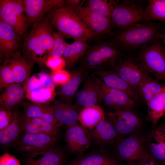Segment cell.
<instances>
[{
  "mask_svg": "<svg viewBox=\"0 0 165 165\" xmlns=\"http://www.w3.org/2000/svg\"><path fill=\"white\" fill-rule=\"evenodd\" d=\"M162 29L160 24L144 22L119 29L111 37L125 53L132 54L160 39Z\"/></svg>",
  "mask_w": 165,
  "mask_h": 165,
  "instance_id": "cell-1",
  "label": "cell"
},
{
  "mask_svg": "<svg viewBox=\"0 0 165 165\" xmlns=\"http://www.w3.org/2000/svg\"><path fill=\"white\" fill-rule=\"evenodd\" d=\"M32 27L22 45L23 56L28 62L43 66L52 50L53 27L46 17Z\"/></svg>",
  "mask_w": 165,
  "mask_h": 165,
  "instance_id": "cell-2",
  "label": "cell"
},
{
  "mask_svg": "<svg viewBox=\"0 0 165 165\" xmlns=\"http://www.w3.org/2000/svg\"><path fill=\"white\" fill-rule=\"evenodd\" d=\"M47 13L46 17L51 25L64 38L86 42L98 38L75 12L64 6Z\"/></svg>",
  "mask_w": 165,
  "mask_h": 165,
  "instance_id": "cell-3",
  "label": "cell"
},
{
  "mask_svg": "<svg viewBox=\"0 0 165 165\" xmlns=\"http://www.w3.org/2000/svg\"><path fill=\"white\" fill-rule=\"evenodd\" d=\"M125 52L111 37L90 46L82 58L81 69L97 70L112 68L123 57Z\"/></svg>",
  "mask_w": 165,
  "mask_h": 165,
  "instance_id": "cell-4",
  "label": "cell"
},
{
  "mask_svg": "<svg viewBox=\"0 0 165 165\" xmlns=\"http://www.w3.org/2000/svg\"><path fill=\"white\" fill-rule=\"evenodd\" d=\"M145 9L135 1L116 0L110 18L113 28L119 30L134 24L147 22Z\"/></svg>",
  "mask_w": 165,
  "mask_h": 165,
  "instance_id": "cell-5",
  "label": "cell"
},
{
  "mask_svg": "<svg viewBox=\"0 0 165 165\" xmlns=\"http://www.w3.org/2000/svg\"><path fill=\"white\" fill-rule=\"evenodd\" d=\"M137 57L157 80L165 81V49L160 39L141 49L137 52Z\"/></svg>",
  "mask_w": 165,
  "mask_h": 165,
  "instance_id": "cell-6",
  "label": "cell"
},
{
  "mask_svg": "<svg viewBox=\"0 0 165 165\" xmlns=\"http://www.w3.org/2000/svg\"><path fill=\"white\" fill-rule=\"evenodd\" d=\"M127 53L124 54L111 70L138 92V86L149 75L148 73L137 57L131 53Z\"/></svg>",
  "mask_w": 165,
  "mask_h": 165,
  "instance_id": "cell-7",
  "label": "cell"
},
{
  "mask_svg": "<svg viewBox=\"0 0 165 165\" xmlns=\"http://www.w3.org/2000/svg\"><path fill=\"white\" fill-rule=\"evenodd\" d=\"M0 19L22 36L28 26L23 0H0Z\"/></svg>",
  "mask_w": 165,
  "mask_h": 165,
  "instance_id": "cell-8",
  "label": "cell"
},
{
  "mask_svg": "<svg viewBox=\"0 0 165 165\" xmlns=\"http://www.w3.org/2000/svg\"><path fill=\"white\" fill-rule=\"evenodd\" d=\"M105 117L121 138L133 133L141 124L140 118L131 109L112 110L105 114Z\"/></svg>",
  "mask_w": 165,
  "mask_h": 165,
  "instance_id": "cell-9",
  "label": "cell"
},
{
  "mask_svg": "<svg viewBox=\"0 0 165 165\" xmlns=\"http://www.w3.org/2000/svg\"><path fill=\"white\" fill-rule=\"evenodd\" d=\"M58 137L42 133H25L19 141L18 148L21 151L27 153L28 156L34 157L53 148Z\"/></svg>",
  "mask_w": 165,
  "mask_h": 165,
  "instance_id": "cell-10",
  "label": "cell"
},
{
  "mask_svg": "<svg viewBox=\"0 0 165 165\" xmlns=\"http://www.w3.org/2000/svg\"><path fill=\"white\" fill-rule=\"evenodd\" d=\"M116 153L118 157L131 165H137L145 152L144 139L137 135L120 138L116 143Z\"/></svg>",
  "mask_w": 165,
  "mask_h": 165,
  "instance_id": "cell-11",
  "label": "cell"
},
{
  "mask_svg": "<svg viewBox=\"0 0 165 165\" xmlns=\"http://www.w3.org/2000/svg\"><path fill=\"white\" fill-rule=\"evenodd\" d=\"M76 13L86 26L96 36L110 35L114 32L110 19L82 7Z\"/></svg>",
  "mask_w": 165,
  "mask_h": 165,
  "instance_id": "cell-12",
  "label": "cell"
},
{
  "mask_svg": "<svg viewBox=\"0 0 165 165\" xmlns=\"http://www.w3.org/2000/svg\"><path fill=\"white\" fill-rule=\"evenodd\" d=\"M28 25L32 27L40 21L45 15L64 6V0H23Z\"/></svg>",
  "mask_w": 165,
  "mask_h": 165,
  "instance_id": "cell-13",
  "label": "cell"
},
{
  "mask_svg": "<svg viewBox=\"0 0 165 165\" xmlns=\"http://www.w3.org/2000/svg\"><path fill=\"white\" fill-rule=\"evenodd\" d=\"M100 100L101 102L113 110L132 109L135 104L134 101L126 93L109 87L101 81Z\"/></svg>",
  "mask_w": 165,
  "mask_h": 165,
  "instance_id": "cell-14",
  "label": "cell"
},
{
  "mask_svg": "<svg viewBox=\"0 0 165 165\" xmlns=\"http://www.w3.org/2000/svg\"><path fill=\"white\" fill-rule=\"evenodd\" d=\"M21 36L0 19V58L4 61L18 51Z\"/></svg>",
  "mask_w": 165,
  "mask_h": 165,
  "instance_id": "cell-15",
  "label": "cell"
},
{
  "mask_svg": "<svg viewBox=\"0 0 165 165\" xmlns=\"http://www.w3.org/2000/svg\"><path fill=\"white\" fill-rule=\"evenodd\" d=\"M101 80L94 75L87 77L82 87L77 94V105L83 108L97 105L101 102Z\"/></svg>",
  "mask_w": 165,
  "mask_h": 165,
  "instance_id": "cell-16",
  "label": "cell"
},
{
  "mask_svg": "<svg viewBox=\"0 0 165 165\" xmlns=\"http://www.w3.org/2000/svg\"><path fill=\"white\" fill-rule=\"evenodd\" d=\"M65 139L70 150L77 154L82 153L91 144L89 132L79 123L67 127Z\"/></svg>",
  "mask_w": 165,
  "mask_h": 165,
  "instance_id": "cell-17",
  "label": "cell"
},
{
  "mask_svg": "<svg viewBox=\"0 0 165 165\" xmlns=\"http://www.w3.org/2000/svg\"><path fill=\"white\" fill-rule=\"evenodd\" d=\"M95 73L97 77L108 86L126 93L134 101L138 100V92L112 71L100 69L97 70Z\"/></svg>",
  "mask_w": 165,
  "mask_h": 165,
  "instance_id": "cell-18",
  "label": "cell"
},
{
  "mask_svg": "<svg viewBox=\"0 0 165 165\" xmlns=\"http://www.w3.org/2000/svg\"><path fill=\"white\" fill-rule=\"evenodd\" d=\"M12 72L15 83L21 84L28 81L34 64L28 62L18 51L4 61Z\"/></svg>",
  "mask_w": 165,
  "mask_h": 165,
  "instance_id": "cell-19",
  "label": "cell"
},
{
  "mask_svg": "<svg viewBox=\"0 0 165 165\" xmlns=\"http://www.w3.org/2000/svg\"><path fill=\"white\" fill-rule=\"evenodd\" d=\"M148 152L157 162L165 164V124L155 127L147 140Z\"/></svg>",
  "mask_w": 165,
  "mask_h": 165,
  "instance_id": "cell-20",
  "label": "cell"
},
{
  "mask_svg": "<svg viewBox=\"0 0 165 165\" xmlns=\"http://www.w3.org/2000/svg\"><path fill=\"white\" fill-rule=\"evenodd\" d=\"M89 133L91 139L101 146H108L116 143L121 138L113 126L105 118Z\"/></svg>",
  "mask_w": 165,
  "mask_h": 165,
  "instance_id": "cell-21",
  "label": "cell"
},
{
  "mask_svg": "<svg viewBox=\"0 0 165 165\" xmlns=\"http://www.w3.org/2000/svg\"><path fill=\"white\" fill-rule=\"evenodd\" d=\"M53 107L55 117L60 124L67 127L78 123L79 113L76 106L61 100H56Z\"/></svg>",
  "mask_w": 165,
  "mask_h": 165,
  "instance_id": "cell-22",
  "label": "cell"
},
{
  "mask_svg": "<svg viewBox=\"0 0 165 165\" xmlns=\"http://www.w3.org/2000/svg\"><path fill=\"white\" fill-rule=\"evenodd\" d=\"M5 89L0 96V108L11 111L16 108L23 99L24 88L21 84L14 83Z\"/></svg>",
  "mask_w": 165,
  "mask_h": 165,
  "instance_id": "cell-23",
  "label": "cell"
},
{
  "mask_svg": "<svg viewBox=\"0 0 165 165\" xmlns=\"http://www.w3.org/2000/svg\"><path fill=\"white\" fill-rule=\"evenodd\" d=\"M24 115L31 118H38L47 123L60 125L56 119L53 107L34 102L24 105Z\"/></svg>",
  "mask_w": 165,
  "mask_h": 165,
  "instance_id": "cell-24",
  "label": "cell"
},
{
  "mask_svg": "<svg viewBox=\"0 0 165 165\" xmlns=\"http://www.w3.org/2000/svg\"><path fill=\"white\" fill-rule=\"evenodd\" d=\"M23 131L22 116L17 111L13 113L11 123L6 129L0 130V143L3 146L10 145L19 139Z\"/></svg>",
  "mask_w": 165,
  "mask_h": 165,
  "instance_id": "cell-25",
  "label": "cell"
},
{
  "mask_svg": "<svg viewBox=\"0 0 165 165\" xmlns=\"http://www.w3.org/2000/svg\"><path fill=\"white\" fill-rule=\"evenodd\" d=\"M85 71L80 69L73 72L70 79L58 90V95L61 100L71 103L73 97L81 84L85 73Z\"/></svg>",
  "mask_w": 165,
  "mask_h": 165,
  "instance_id": "cell-26",
  "label": "cell"
},
{
  "mask_svg": "<svg viewBox=\"0 0 165 165\" xmlns=\"http://www.w3.org/2000/svg\"><path fill=\"white\" fill-rule=\"evenodd\" d=\"M147 105V118L155 127L160 119L165 116V85Z\"/></svg>",
  "mask_w": 165,
  "mask_h": 165,
  "instance_id": "cell-27",
  "label": "cell"
},
{
  "mask_svg": "<svg viewBox=\"0 0 165 165\" xmlns=\"http://www.w3.org/2000/svg\"><path fill=\"white\" fill-rule=\"evenodd\" d=\"M105 118L102 108L98 105L83 108L79 113L78 120L86 129L92 130Z\"/></svg>",
  "mask_w": 165,
  "mask_h": 165,
  "instance_id": "cell-28",
  "label": "cell"
},
{
  "mask_svg": "<svg viewBox=\"0 0 165 165\" xmlns=\"http://www.w3.org/2000/svg\"><path fill=\"white\" fill-rule=\"evenodd\" d=\"M42 156L35 160L28 156L26 160L27 165H61L65 160V155L61 149L53 147L41 154Z\"/></svg>",
  "mask_w": 165,
  "mask_h": 165,
  "instance_id": "cell-29",
  "label": "cell"
},
{
  "mask_svg": "<svg viewBox=\"0 0 165 165\" xmlns=\"http://www.w3.org/2000/svg\"><path fill=\"white\" fill-rule=\"evenodd\" d=\"M90 47L84 41H75L69 44L62 57L68 68H72L83 57Z\"/></svg>",
  "mask_w": 165,
  "mask_h": 165,
  "instance_id": "cell-30",
  "label": "cell"
},
{
  "mask_svg": "<svg viewBox=\"0 0 165 165\" xmlns=\"http://www.w3.org/2000/svg\"><path fill=\"white\" fill-rule=\"evenodd\" d=\"M72 162L76 165H119L114 157L101 152L90 153Z\"/></svg>",
  "mask_w": 165,
  "mask_h": 165,
  "instance_id": "cell-31",
  "label": "cell"
},
{
  "mask_svg": "<svg viewBox=\"0 0 165 165\" xmlns=\"http://www.w3.org/2000/svg\"><path fill=\"white\" fill-rule=\"evenodd\" d=\"M145 8V14L147 22L159 20L165 21V0H149Z\"/></svg>",
  "mask_w": 165,
  "mask_h": 165,
  "instance_id": "cell-32",
  "label": "cell"
},
{
  "mask_svg": "<svg viewBox=\"0 0 165 165\" xmlns=\"http://www.w3.org/2000/svg\"><path fill=\"white\" fill-rule=\"evenodd\" d=\"M163 87L149 75L139 85L137 90L147 104L161 90Z\"/></svg>",
  "mask_w": 165,
  "mask_h": 165,
  "instance_id": "cell-33",
  "label": "cell"
},
{
  "mask_svg": "<svg viewBox=\"0 0 165 165\" xmlns=\"http://www.w3.org/2000/svg\"><path fill=\"white\" fill-rule=\"evenodd\" d=\"M116 1L88 0L87 6L93 12L110 19Z\"/></svg>",
  "mask_w": 165,
  "mask_h": 165,
  "instance_id": "cell-34",
  "label": "cell"
},
{
  "mask_svg": "<svg viewBox=\"0 0 165 165\" xmlns=\"http://www.w3.org/2000/svg\"><path fill=\"white\" fill-rule=\"evenodd\" d=\"M55 88L43 87L28 92V98L33 102L43 104L53 99L55 95Z\"/></svg>",
  "mask_w": 165,
  "mask_h": 165,
  "instance_id": "cell-35",
  "label": "cell"
},
{
  "mask_svg": "<svg viewBox=\"0 0 165 165\" xmlns=\"http://www.w3.org/2000/svg\"><path fill=\"white\" fill-rule=\"evenodd\" d=\"M52 37L53 44L50 56L55 58L61 57L69 44L65 41L64 37L58 32L52 31Z\"/></svg>",
  "mask_w": 165,
  "mask_h": 165,
  "instance_id": "cell-36",
  "label": "cell"
},
{
  "mask_svg": "<svg viewBox=\"0 0 165 165\" xmlns=\"http://www.w3.org/2000/svg\"><path fill=\"white\" fill-rule=\"evenodd\" d=\"M31 119L41 133L57 137H58L59 135L60 125H55L47 123L38 118H31Z\"/></svg>",
  "mask_w": 165,
  "mask_h": 165,
  "instance_id": "cell-37",
  "label": "cell"
},
{
  "mask_svg": "<svg viewBox=\"0 0 165 165\" xmlns=\"http://www.w3.org/2000/svg\"><path fill=\"white\" fill-rule=\"evenodd\" d=\"M15 83L13 74L9 66L5 62L0 68V90Z\"/></svg>",
  "mask_w": 165,
  "mask_h": 165,
  "instance_id": "cell-38",
  "label": "cell"
},
{
  "mask_svg": "<svg viewBox=\"0 0 165 165\" xmlns=\"http://www.w3.org/2000/svg\"><path fill=\"white\" fill-rule=\"evenodd\" d=\"M50 76L55 85L62 86L69 80L71 74L67 71L62 69L52 71Z\"/></svg>",
  "mask_w": 165,
  "mask_h": 165,
  "instance_id": "cell-39",
  "label": "cell"
},
{
  "mask_svg": "<svg viewBox=\"0 0 165 165\" xmlns=\"http://www.w3.org/2000/svg\"><path fill=\"white\" fill-rule=\"evenodd\" d=\"M22 126L23 131L27 134L41 133L37 126L32 122L31 118L25 116H22Z\"/></svg>",
  "mask_w": 165,
  "mask_h": 165,
  "instance_id": "cell-40",
  "label": "cell"
},
{
  "mask_svg": "<svg viewBox=\"0 0 165 165\" xmlns=\"http://www.w3.org/2000/svg\"><path fill=\"white\" fill-rule=\"evenodd\" d=\"M45 64L52 71L62 69L66 66L65 61L62 57L55 58L50 56L46 60Z\"/></svg>",
  "mask_w": 165,
  "mask_h": 165,
  "instance_id": "cell-41",
  "label": "cell"
},
{
  "mask_svg": "<svg viewBox=\"0 0 165 165\" xmlns=\"http://www.w3.org/2000/svg\"><path fill=\"white\" fill-rule=\"evenodd\" d=\"M12 116L11 111L0 108V130L6 129L9 126Z\"/></svg>",
  "mask_w": 165,
  "mask_h": 165,
  "instance_id": "cell-42",
  "label": "cell"
},
{
  "mask_svg": "<svg viewBox=\"0 0 165 165\" xmlns=\"http://www.w3.org/2000/svg\"><path fill=\"white\" fill-rule=\"evenodd\" d=\"M0 165H20V164L14 156L5 152L0 157Z\"/></svg>",
  "mask_w": 165,
  "mask_h": 165,
  "instance_id": "cell-43",
  "label": "cell"
},
{
  "mask_svg": "<svg viewBox=\"0 0 165 165\" xmlns=\"http://www.w3.org/2000/svg\"><path fill=\"white\" fill-rule=\"evenodd\" d=\"M84 0H65L64 6L68 8L75 13L82 7Z\"/></svg>",
  "mask_w": 165,
  "mask_h": 165,
  "instance_id": "cell-44",
  "label": "cell"
},
{
  "mask_svg": "<svg viewBox=\"0 0 165 165\" xmlns=\"http://www.w3.org/2000/svg\"><path fill=\"white\" fill-rule=\"evenodd\" d=\"M137 165H159L158 162L148 152L146 151Z\"/></svg>",
  "mask_w": 165,
  "mask_h": 165,
  "instance_id": "cell-45",
  "label": "cell"
},
{
  "mask_svg": "<svg viewBox=\"0 0 165 165\" xmlns=\"http://www.w3.org/2000/svg\"><path fill=\"white\" fill-rule=\"evenodd\" d=\"M160 39L162 40V42L164 44V47L165 49V28L164 32L161 33L160 36Z\"/></svg>",
  "mask_w": 165,
  "mask_h": 165,
  "instance_id": "cell-46",
  "label": "cell"
},
{
  "mask_svg": "<svg viewBox=\"0 0 165 165\" xmlns=\"http://www.w3.org/2000/svg\"><path fill=\"white\" fill-rule=\"evenodd\" d=\"M66 165H76L74 163L72 162H71L70 163Z\"/></svg>",
  "mask_w": 165,
  "mask_h": 165,
  "instance_id": "cell-47",
  "label": "cell"
}]
</instances>
